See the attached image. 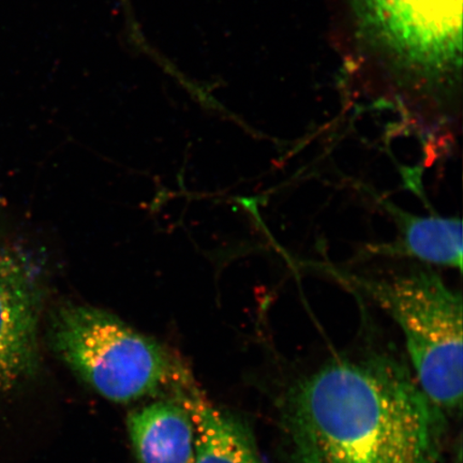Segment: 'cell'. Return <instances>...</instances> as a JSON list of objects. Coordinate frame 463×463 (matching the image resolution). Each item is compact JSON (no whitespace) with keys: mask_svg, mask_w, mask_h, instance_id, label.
Segmentation results:
<instances>
[{"mask_svg":"<svg viewBox=\"0 0 463 463\" xmlns=\"http://www.w3.org/2000/svg\"><path fill=\"white\" fill-rule=\"evenodd\" d=\"M48 337L61 361L109 401L128 402L194 383L166 346L95 307L56 305L50 311Z\"/></svg>","mask_w":463,"mask_h":463,"instance_id":"2","label":"cell"},{"mask_svg":"<svg viewBox=\"0 0 463 463\" xmlns=\"http://www.w3.org/2000/svg\"><path fill=\"white\" fill-rule=\"evenodd\" d=\"M128 428L138 462H194V422L177 401L154 402L135 411Z\"/></svg>","mask_w":463,"mask_h":463,"instance_id":"7","label":"cell"},{"mask_svg":"<svg viewBox=\"0 0 463 463\" xmlns=\"http://www.w3.org/2000/svg\"><path fill=\"white\" fill-rule=\"evenodd\" d=\"M381 48L416 72L441 77L461 67L462 0H353Z\"/></svg>","mask_w":463,"mask_h":463,"instance_id":"4","label":"cell"},{"mask_svg":"<svg viewBox=\"0 0 463 463\" xmlns=\"http://www.w3.org/2000/svg\"><path fill=\"white\" fill-rule=\"evenodd\" d=\"M381 205L395 220L399 231L393 244L376 252L415 258L427 264L462 269V222L459 218L420 217L382 200Z\"/></svg>","mask_w":463,"mask_h":463,"instance_id":"8","label":"cell"},{"mask_svg":"<svg viewBox=\"0 0 463 463\" xmlns=\"http://www.w3.org/2000/svg\"><path fill=\"white\" fill-rule=\"evenodd\" d=\"M280 422L288 463H445L444 411L387 354L335 358L298 380Z\"/></svg>","mask_w":463,"mask_h":463,"instance_id":"1","label":"cell"},{"mask_svg":"<svg viewBox=\"0 0 463 463\" xmlns=\"http://www.w3.org/2000/svg\"><path fill=\"white\" fill-rule=\"evenodd\" d=\"M175 395L194 422V463H265L244 422L207 401L194 384Z\"/></svg>","mask_w":463,"mask_h":463,"instance_id":"6","label":"cell"},{"mask_svg":"<svg viewBox=\"0 0 463 463\" xmlns=\"http://www.w3.org/2000/svg\"><path fill=\"white\" fill-rule=\"evenodd\" d=\"M44 288L25 254L0 249V389L20 383L39 367V324Z\"/></svg>","mask_w":463,"mask_h":463,"instance_id":"5","label":"cell"},{"mask_svg":"<svg viewBox=\"0 0 463 463\" xmlns=\"http://www.w3.org/2000/svg\"><path fill=\"white\" fill-rule=\"evenodd\" d=\"M402 328L421 390L444 412L462 407V295L425 266L382 277L339 274Z\"/></svg>","mask_w":463,"mask_h":463,"instance_id":"3","label":"cell"}]
</instances>
